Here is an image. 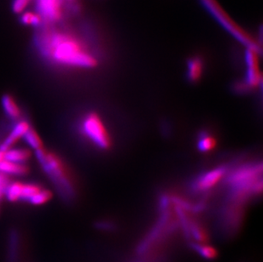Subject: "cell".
Listing matches in <instances>:
<instances>
[{
	"label": "cell",
	"instance_id": "obj_8",
	"mask_svg": "<svg viewBox=\"0 0 263 262\" xmlns=\"http://www.w3.org/2000/svg\"><path fill=\"white\" fill-rule=\"evenodd\" d=\"M38 14L43 22L56 23L63 17L62 0H36Z\"/></svg>",
	"mask_w": 263,
	"mask_h": 262
},
{
	"label": "cell",
	"instance_id": "obj_20",
	"mask_svg": "<svg viewBox=\"0 0 263 262\" xmlns=\"http://www.w3.org/2000/svg\"><path fill=\"white\" fill-rule=\"evenodd\" d=\"M20 21L22 23L25 25L36 26V27L43 24V20L40 15L34 12H26L25 14H23L20 17Z\"/></svg>",
	"mask_w": 263,
	"mask_h": 262
},
{
	"label": "cell",
	"instance_id": "obj_18",
	"mask_svg": "<svg viewBox=\"0 0 263 262\" xmlns=\"http://www.w3.org/2000/svg\"><path fill=\"white\" fill-rule=\"evenodd\" d=\"M188 230L190 239H195V241H197L198 243L206 242L207 234L198 223L189 221Z\"/></svg>",
	"mask_w": 263,
	"mask_h": 262
},
{
	"label": "cell",
	"instance_id": "obj_17",
	"mask_svg": "<svg viewBox=\"0 0 263 262\" xmlns=\"http://www.w3.org/2000/svg\"><path fill=\"white\" fill-rule=\"evenodd\" d=\"M43 188L35 183H22L19 201L28 202Z\"/></svg>",
	"mask_w": 263,
	"mask_h": 262
},
{
	"label": "cell",
	"instance_id": "obj_1",
	"mask_svg": "<svg viewBox=\"0 0 263 262\" xmlns=\"http://www.w3.org/2000/svg\"><path fill=\"white\" fill-rule=\"evenodd\" d=\"M38 51L52 66L69 71H92L102 63L100 52L83 37L58 30L38 34Z\"/></svg>",
	"mask_w": 263,
	"mask_h": 262
},
{
	"label": "cell",
	"instance_id": "obj_5",
	"mask_svg": "<svg viewBox=\"0 0 263 262\" xmlns=\"http://www.w3.org/2000/svg\"><path fill=\"white\" fill-rule=\"evenodd\" d=\"M168 210L169 206L164 209H160L162 212L160 218L158 219L152 230L149 232L148 234L138 245L136 251V255L139 257L151 251L154 246L160 243L170 234L173 233L176 228V224L170 222V214Z\"/></svg>",
	"mask_w": 263,
	"mask_h": 262
},
{
	"label": "cell",
	"instance_id": "obj_19",
	"mask_svg": "<svg viewBox=\"0 0 263 262\" xmlns=\"http://www.w3.org/2000/svg\"><path fill=\"white\" fill-rule=\"evenodd\" d=\"M22 138L24 139V141H25L26 144L28 145L29 147L35 150V151L43 148L42 141L40 138L37 132L32 127H30L28 131L24 134Z\"/></svg>",
	"mask_w": 263,
	"mask_h": 262
},
{
	"label": "cell",
	"instance_id": "obj_25",
	"mask_svg": "<svg viewBox=\"0 0 263 262\" xmlns=\"http://www.w3.org/2000/svg\"><path fill=\"white\" fill-rule=\"evenodd\" d=\"M6 130H7V129H6V128H4V129H1V130H0V137H1V136H2V134H4Z\"/></svg>",
	"mask_w": 263,
	"mask_h": 262
},
{
	"label": "cell",
	"instance_id": "obj_13",
	"mask_svg": "<svg viewBox=\"0 0 263 262\" xmlns=\"http://www.w3.org/2000/svg\"><path fill=\"white\" fill-rule=\"evenodd\" d=\"M218 141L216 136L209 131H201L197 138L198 149L201 153L213 152L216 147Z\"/></svg>",
	"mask_w": 263,
	"mask_h": 262
},
{
	"label": "cell",
	"instance_id": "obj_27",
	"mask_svg": "<svg viewBox=\"0 0 263 262\" xmlns=\"http://www.w3.org/2000/svg\"><path fill=\"white\" fill-rule=\"evenodd\" d=\"M68 1H72V0H68Z\"/></svg>",
	"mask_w": 263,
	"mask_h": 262
},
{
	"label": "cell",
	"instance_id": "obj_14",
	"mask_svg": "<svg viewBox=\"0 0 263 262\" xmlns=\"http://www.w3.org/2000/svg\"><path fill=\"white\" fill-rule=\"evenodd\" d=\"M2 107L4 111L6 112V115L14 121L20 119V110L16 102L14 101V98L12 95H4L2 98Z\"/></svg>",
	"mask_w": 263,
	"mask_h": 262
},
{
	"label": "cell",
	"instance_id": "obj_3",
	"mask_svg": "<svg viewBox=\"0 0 263 262\" xmlns=\"http://www.w3.org/2000/svg\"><path fill=\"white\" fill-rule=\"evenodd\" d=\"M76 130L84 141L99 151H109L114 145L108 126L98 112L83 113L78 119Z\"/></svg>",
	"mask_w": 263,
	"mask_h": 262
},
{
	"label": "cell",
	"instance_id": "obj_9",
	"mask_svg": "<svg viewBox=\"0 0 263 262\" xmlns=\"http://www.w3.org/2000/svg\"><path fill=\"white\" fill-rule=\"evenodd\" d=\"M31 127L29 122L26 119H19L18 121H14V124L12 127V130L10 131L8 136H6L4 141L0 144V151L6 153L8 149L16 142L20 138H22L24 134L28 131Z\"/></svg>",
	"mask_w": 263,
	"mask_h": 262
},
{
	"label": "cell",
	"instance_id": "obj_11",
	"mask_svg": "<svg viewBox=\"0 0 263 262\" xmlns=\"http://www.w3.org/2000/svg\"><path fill=\"white\" fill-rule=\"evenodd\" d=\"M20 255V235L18 230L12 229L8 237L7 260L8 262H18Z\"/></svg>",
	"mask_w": 263,
	"mask_h": 262
},
{
	"label": "cell",
	"instance_id": "obj_4",
	"mask_svg": "<svg viewBox=\"0 0 263 262\" xmlns=\"http://www.w3.org/2000/svg\"><path fill=\"white\" fill-rule=\"evenodd\" d=\"M206 9L212 16L226 29V31L240 42L246 48H252L260 51V47L258 40L252 37L249 32L242 28L238 24L226 13L216 0H202Z\"/></svg>",
	"mask_w": 263,
	"mask_h": 262
},
{
	"label": "cell",
	"instance_id": "obj_7",
	"mask_svg": "<svg viewBox=\"0 0 263 262\" xmlns=\"http://www.w3.org/2000/svg\"><path fill=\"white\" fill-rule=\"evenodd\" d=\"M228 171V165H218L204 171L192 182V190L195 193H208L218 185L222 183Z\"/></svg>",
	"mask_w": 263,
	"mask_h": 262
},
{
	"label": "cell",
	"instance_id": "obj_2",
	"mask_svg": "<svg viewBox=\"0 0 263 262\" xmlns=\"http://www.w3.org/2000/svg\"><path fill=\"white\" fill-rule=\"evenodd\" d=\"M36 158L46 176L52 181L60 199L66 204H71L77 195L76 187L71 173L62 160L54 153L42 149L35 151Z\"/></svg>",
	"mask_w": 263,
	"mask_h": 262
},
{
	"label": "cell",
	"instance_id": "obj_10",
	"mask_svg": "<svg viewBox=\"0 0 263 262\" xmlns=\"http://www.w3.org/2000/svg\"><path fill=\"white\" fill-rule=\"evenodd\" d=\"M204 71V61L200 55H194L188 59L186 63V78L190 83H197L200 80Z\"/></svg>",
	"mask_w": 263,
	"mask_h": 262
},
{
	"label": "cell",
	"instance_id": "obj_16",
	"mask_svg": "<svg viewBox=\"0 0 263 262\" xmlns=\"http://www.w3.org/2000/svg\"><path fill=\"white\" fill-rule=\"evenodd\" d=\"M190 248L198 254L203 259L212 261L218 257V251L210 245H204L203 243L190 242Z\"/></svg>",
	"mask_w": 263,
	"mask_h": 262
},
{
	"label": "cell",
	"instance_id": "obj_24",
	"mask_svg": "<svg viewBox=\"0 0 263 262\" xmlns=\"http://www.w3.org/2000/svg\"><path fill=\"white\" fill-rule=\"evenodd\" d=\"M9 176L0 172V187L4 191L6 187L10 184Z\"/></svg>",
	"mask_w": 263,
	"mask_h": 262
},
{
	"label": "cell",
	"instance_id": "obj_26",
	"mask_svg": "<svg viewBox=\"0 0 263 262\" xmlns=\"http://www.w3.org/2000/svg\"><path fill=\"white\" fill-rule=\"evenodd\" d=\"M4 195V190L0 187V199L2 198V196Z\"/></svg>",
	"mask_w": 263,
	"mask_h": 262
},
{
	"label": "cell",
	"instance_id": "obj_12",
	"mask_svg": "<svg viewBox=\"0 0 263 262\" xmlns=\"http://www.w3.org/2000/svg\"><path fill=\"white\" fill-rule=\"evenodd\" d=\"M0 172L6 176H22L28 173L29 168L25 164H18L3 159L0 162Z\"/></svg>",
	"mask_w": 263,
	"mask_h": 262
},
{
	"label": "cell",
	"instance_id": "obj_15",
	"mask_svg": "<svg viewBox=\"0 0 263 262\" xmlns=\"http://www.w3.org/2000/svg\"><path fill=\"white\" fill-rule=\"evenodd\" d=\"M31 157V153L28 150L22 148L16 149H8L4 153V159L6 161L13 162L18 164H25Z\"/></svg>",
	"mask_w": 263,
	"mask_h": 262
},
{
	"label": "cell",
	"instance_id": "obj_22",
	"mask_svg": "<svg viewBox=\"0 0 263 262\" xmlns=\"http://www.w3.org/2000/svg\"><path fill=\"white\" fill-rule=\"evenodd\" d=\"M31 0H14L12 4V10L16 14H19L24 10L26 6L28 5Z\"/></svg>",
	"mask_w": 263,
	"mask_h": 262
},
{
	"label": "cell",
	"instance_id": "obj_6",
	"mask_svg": "<svg viewBox=\"0 0 263 262\" xmlns=\"http://www.w3.org/2000/svg\"><path fill=\"white\" fill-rule=\"evenodd\" d=\"M258 49L246 48V78L238 84H235V89L238 92H247L258 89L262 82L260 66H259V54Z\"/></svg>",
	"mask_w": 263,
	"mask_h": 262
},
{
	"label": "cell",
	"instance_id": "obj_21",
	"mask_svg": "<svg viewBox=\"0 0 263 262\" xmlns=\"http://www.w3.org/2000/svg\"><path fill=\"white\" fill-rule=\"evenodd\" d=\"M52 193L50 191L47 190V189H42L37 194H35L34 196L32 197L30 200H29V204L35 205V206H38V205H43L49 201L50 199H52Z\"/></svg>",
	"mask_w": 263,
	"mask_h": 262
},
{
	"label": "cell",
	"instance_id": "obj_23",
	"mask_svg": "<svg viewBox=\"0 0 263 262\" xmlns=\"http://www.w3.org/2000/svg\"><path fill=\"white\" fill-rule=\"evenodd\" d=\"M96 227L102 231H112L114 229L115 225L110 222H105V221H100L96 224Z\"/></svg>",
	"mask_w": 263,
	"mask_h": 262
}]
</instances>
